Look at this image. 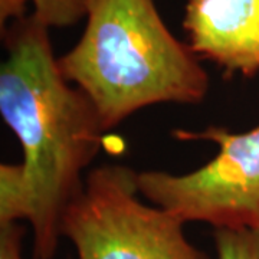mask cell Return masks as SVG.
Wrapping results in <instances>:
<instances>
[{
	"mask_svg": "<svg viewBox=\"0 0 259 259\" xmlns=\"http://www.w3.org/2000/svg\"><path fill=\"white\" fill-rule=\"evenodd\" d=\"M23 233L25 229L18 223L0 225V259H23Z\"/></svg>",
	"mask_w": 259,
	"mask_h": 259,
	"instance_id": "cell-9",
	"label": "cell"
},
{
	"mask_svg": "<svg viewBox=\"0 0 259 259\" xmlns=\"http://www.w3.org/2000/svg\"><path fill=\"white\" fill-rule=\"evenodd\" d=\"M218 259H259V226L214 229Z\"/></svg>",
	"mask_w": 259,
	"mask_h": 259,
	"instance_id": "cell-7",
	"label": "cell"
},
{
	"mask_svg": "<svg viewBox=\"0 0 259 259\" xmlns=\"http://www.w3.org/2000/svg\"><path fill=\"white\" fill-rule=\"evenodd\" d=\"M58 64L105 131L154 104H199L209 91L199 56L170 32L154 0H93L82 36Z\"/></svg>",
	"mask_w": 259,
	"mask_h": 259,
	"instance_id": "cell-2",
	"label": "cell"
},
{
	"mask_svg": "<svg viewBox=\"0 0 259 259\" xmlns=\"http://www.w3.org/2000/svg\"><path fill=\"white\" fill-rule=\"evenodd\" d=\"M93 0H30L33 15L48 28H66L87 18Z\"/></svg>",
	"mask_w": 259,
	"mask_h": 259,
	"instance_id": "cell-8",
	"label": "cell"
},
{
	"mask_svg": "<svg viewBox=\"0 0 259 259\" xmlns=\"http://www.w3.org/2000/svg\"><path fill=\"white\" fill-rule=\"evenodd\" d=\"M175 136L213 141L219 153L187 175L141 171L140 193L185 223L204 222L214 229L259 226V127L245 133L177 130Z\"/></svg>",
	"mask_w": 259,
	"mask_h": 259,
	"instance_id": "cell-4",
	"label": "cell"
},
{
	"mask_svg": "<svg viewBox=\"0 0 259 259\" xmlns=\"http://www.w3.org/2000/svg\"><path fill=\"white\" fill-rule=\"evenodd\" d=\"M30 0H0V26L2 30L6 29L8 22L13 19L25 18V12H26V5Z\"/></svg>",
	"mask_w": 259,
	"mask_h": 259,
	"instance_id": "cell-10",
	"label": "cell"
},
{
	"mask_svg": "<svg viewBox=\"0 0 259 259\" xmlns=\"http://www.w3.org/2000/svg\"><path fill=\"white\" fill-rule=\"evenodd\" d=\"M139 194V173L131 167L104 164L88 173L61 225L78 258L209 259L187 241L185 222Z\"/></svg>",
	"mask_w": 259,
	"mask_h": 259,
	"instance_id": "cell-3",
	"label": "cell"
},
{
	"mask_svg": "<svg viewBox=\"0 0 259 259\" xmlns=\"http://www.w3.org/2000/svg\"><path fill=\"white\" fill-rule=\"evenodd\" d=\"M28 218V192L22 164L0 166V225Z\"/></svg>",
	"mask_w": 259,
	"mask_h": 259,
	"instance_id": "cell-6",
	"label": "cell"
},
{
	"mask_svg": "<svg viewBox=\"0 0 259 259\" xmlns=\"http://www.w3.org/2000/svg\"><path fill=\"white\" fill-rule=\"evenodd\" d=\"M183 25L194 54L226 75L259 72V0H187Z\"/></svg>",
	"mask_w": 259,
	"mask_h": 259,
	"instance_id": "cell-5",
	"label": "cell"
},
{
	"mask_svg": "<svg viewBox=\"0 0 259 259\" xmlns=\"http://www.w3.org/2000/svg\"><path fill=\"white\" fill-rule=\"evenodd\" d=\"M0 114L23 148L33 259H54L64 213L102 144L91 100L65 79L49 28L32 13L3 29Z\"/></svg>",
	"mask_w": 259,
	"mask_h": 259,
	"instance_id": "cell-1",
	"label": "cell"
}]
</instances>
